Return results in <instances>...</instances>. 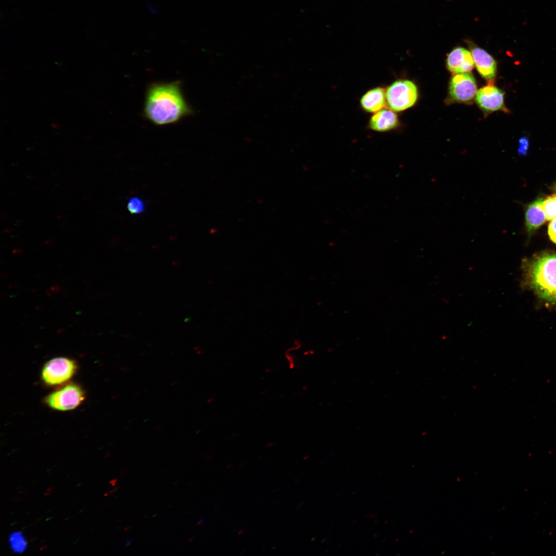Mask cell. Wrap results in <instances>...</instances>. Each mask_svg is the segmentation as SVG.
<instances>
[{
	"mask_svg": "<svg viewBox=\"0 0 556 556\" xmlns=\"http://www.w3.org/2000/svg\"><path fill=\"white\" fill-rule=\"evenodd\" d=\"M525 269L531 289L541 299L556 305V254L536 255L526 264Z\"/></svg>",
	"mask_w": 556,
	"mask_h": 556,
	"instance_id": "7a4b0ae2",
	"label": "cell"
},
{
	"mask_svg": "<svg viewBox=\"0 0 556 556\" xmlns=\"http://www.w3.org/2000/svg\"><path fill=\"white\" fill-rule=\"evenodd\" d=\"M554 189H555V191H556V186H555V187Z\"/></svg>",
	"mask_w": 556,
	"mask_h": 556,
	"instance_id": "ffe728a7",
	"label": "cell"
},
{
	"mask_svg": "<svg viewBox=\"0 0 556 556\" xmlns=\"http://www.w3.org/2000/svg\"><path fill=\"white\" fill-rule=\"evenodd\" d=\"M144 115L157 126L176 124L193 113L181 90L179 81L155 82L146 92Z\"/></svg>",
	"mask_w": 556,
	"mask_h": 556,
	"instance_id": "6da1fadb",
	"label": "cell"
},
{
	"mask_svg": "<svg viewBox=\"0 0 556 556\" xmlns=\"http://www.w3.org/2000/svg\"><path fill=\"white\" fill-rule=\"evenodd\" d=\"M418 96L416 85L406 79L393 82L386 91L388 106L391 110L396 112L402 111L413 106Z\"/></svg>",
	"mask_w": 556,
	"mask_h": 556,
	"instance_id": "3957f363",
	"label": "cell"
},
{
	"mask_svg": "<svg viewBox=\"0 0 556 556\" xmlns=\"http://www.w3.org/2000/svg\"><path fill=\"white\" fill-rule=\"evenodd\" d=\"M543 207L546 220H551L556 217V195L548 197L543 201Z\"/></svg>",
	"mask_w": 556,
	"mask_h": 556,
	"instance_id": "5bb4252c",
	"label": "cell"
},
{
	"mask_svg": "<svg viewBox=\"0 0 556 556\" xmlns=\"http://www.w3.org/2000/svg\"><path fill=\"white\" fill-rule=\"evenodd\" d=\"M475 98L479 107L485 112H491L505 109L504 93L491 84L478 90Z\"/></svg>",
	"mask_w": 556,
	"mask_h": 556,
	"instance_id": "52a82bcc",
	"label": "cell"
},
{
	"mask_svg": "<svg viewBox=\"0 0 556 556\" xmlns=\"http://www.w3.org/2000/svg\"><path fill=\"white\" fill-rule=\"evenodd\" d=\"M145 205L144 201L139 197H131L128 202L127 208L132 214H139L144 212Z\"/></svg>",
	"mask_w": 556,
	"mask_h": 556,
	"instance_id": "9a60e30c",
	"label": "cell"
},
{
	"mask_svg": "<svg viewBox=\"0 0 556 556\" xmlns=\"http://www.w3.org/2000/svg\"><path fill=\"white\" fill-rule=\"evenodd\" d=\"M9 543L14 552L22 553L26 548L27 542L24 536L20 531H14L9 535Z\"/></svg>",
	"mask_w": 556,
	"mask_h": 556,
	"instance_id": "4fadbf2b",
	"label": "cell"
},
{
	"mask_svg": "<svg viewBox=\"0 0 556 556\" xmlns=\"http://www.w3.org/2000/svg\"><path fill=\"white\" fill-rule=\"evenodd\" d=\"M477 84L470 72L455 74L451 78L449 93L452 99L459 102H470L476 96Z\"/></svg>",
	"mask_w": 556,
	"mask_h": 556,
	"instance_id": "8992f818",
	"label": "cell"
},
{
	"mask_svg": "<svg viewBox=\"0 0 556 556\" xmlns=\"http://www.w3.org/2000/svg\"><path fill=\"white\" fill-rule=\"evenodd\" d=\"M386 92L382 88L377 87L369 90L361 98L360 103L367 112L375 113L386 105Z\"/></svg>",
	"mask_w": 556,
	"mask_h": 556,
	"instance_id": "7c38bea8",
	"label": "cell"
},
{
	"mask_svg": "<svg viewBox=\"0 0 556 556\" xmlns=\"http://www.w3.org/2000/svg\"><path fill=\"white\" fill-rule=\"evenodd\" d=\"M131 540L130 539V538L127 539L126 547H129V545L131 544Z\"/></svg>",
	"mask_w": 556,
	"mask_h": 556,
	"instance_id": "ac0fdd59",
	"label": "cell"
},
{
	"mask_svg": "<svg viewBox=\"0 0 556 556\" xmlns=\"http://www.w3.org/2000/svg\"><path fill=\"white\" fill-rule=\"evenodd\" d=\"M76 362L66 357H57L47 362L42 370V379L47 385H57L64 383L76 373Z\"/></svg>",
	"mask_w": 556,
	"mask_h": 556,
	"instance_id": "5b68a950",
	"label": "cell"
},
{
	"mask_svg": "<svg viewBox=\"0 0 556 556\" xmlns=\"http://www.w3.org/2000/svg\"><path fill=\"white\" fill-rule=\"evenodd\" d=\"M446 63L448 70L454 74L470 72L475 65L471 51L461 47L448 54Z\"/></svg>",
	"mask_w": 556,
	"mask_h": 556,
	"instance_id": "ba28073f",
	"label": "cell"
},
{
	"mask_svg": "<svg viewBox=\"0 0 556 556\" xmlns=\"http://www.w3.org/2000/svg\"><path fill=\"white\" fill-rule=\"evenodd\" d=\"M544 199L539 198L530 204L526 212L525 220L527 230L531 233L541 226L546 217L543 207Z\"/></svg>",
	"mask_w": 556,
	"mask_h": 556,
	"instance_id": "8fae6325",
	"label": "cell"
},
{
	"mask_svg": "<svg viewBox=\"0 0 556 556\" xmlns=\"http://www.w3.org/2000/svg\"><path fill=\"white\" fill-rule=\"evenodd\" d=\"M203 520H204L203 518H201L198 524H201V525H202V524L203 523Z\"/></svg>",
	"mask_w": 556,
	"mask_h": 556,
	"instance_id": "d6986e66",
	"label": "cell"
},
{
	"mask_svg": "<svg viewBox=\"0 0 556 556\" xmlns=\"http://www.w3.org/2000/svg\"><path fill=\"white\" fill-rule=\"evenodd\" d=\"M548 233L551 241L556 244V217L552 219L549 223Z\"/></svg>",
	"mask_w": 556,
	"mask_h": 556,
	"instance_id": "e0dca14e",
	"label": "cell"
},
{
	"mask_svg": "<svg viewBox=\"0 0 556 556\" xmlns=\"http://www.w3.org/2000/svg\"><path fill=\"white\" fill-rule=\"evenodd\" d=\"M398 125L396 114L392 110L381 109L371 116L370 128L375 131L386 132L395 128Z\"/></svg>",
	"mask_w": 556,
	"mask_h": 556,
	"instance_id": "30bf717a",
	"label": "cell"
},
{
	"mask_svg": "<svg viewBox=\"0 0 556 556\" xmlns=\"http://www.w3.org/2000/svg\"><path fill=\"white\" fill-rule=\"evenodd\" d=\"M471 53L479 74L486 80L492 81L497 71L495 60L487 51L478 47H472Z\"/></svg>",
	"mask_w": 556,
	"mask_h": 556,
	"instance_id": "9c48e42d",
	"label": "cell"
},
{
	"mask_svg": "<svg viewBox=\"0 0 556 556\" xmlns=\"http://www.w3.org/2000/svg\"><path fill=\"white\" fill-rule=\"evenodd\" d=\"M85 394L78 385L71 383L50 393L45 398L50 408L60 411L75 409L84 399Z\"/></svg>",
	"mask_w": 556,
	"mask_h": 556,
	"instance_id": "277c9868",
	"label": "cell"
},
{
	"mask_svg": "<svg viewBox=\"0 0 556 556\" xmlns=\"http://www.w3.org/2000/svg\"><path fill=\"white\" fill-rule=\"evenodd\" d=\"M519 147L518 148V152L520 155H525L528 150L529 146V141L527 136H523L519 140Z\"/></svg>",
	"mask_w": 556,
	"mask_h": 556,
	"instance_id": "2e32d148",
	"label": "cell"
}]
</instances>
